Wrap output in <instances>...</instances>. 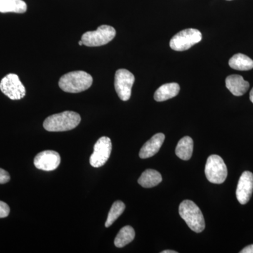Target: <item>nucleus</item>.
<instances>
[{
	"instance_id": "obj_1",
	"label": "nucleus",
	"mask_w": 253,
	"mask_h": 253,
	"mask_svg": "<svg viewBox=\"0 0 253 253\" xmlns=\"http://www.w3.org/2000/svg\"><path fill=\"white\" fill-rule=\"evenodd\" d=\"M81 121V116L73 111L54 114L46 118L43 126L46 131H66L75 129Z\"/></svg>"
},
{
	"instance_id": "obj_2",
	"label": "nucleus",
	"mask_w": 253,
	"mask_h": 253,
	"mask_svg": "<svg viewBox=\"0 0 253 253\" xmlns=\"http://www.w3.org/2000/svg\"><path fill=\"white\" fill-rule=\"evenodd\" d=\"M93 78L89 73L83 71H73L60 78L59 87L68 93H80L91 86Z\"/></svg>"
},
{
	"instance_id": "obj_3",
	"label": "nucleus",
	"mask_w": 253,
	"mask_h": 253,
	"mask_svg": "<svg viewBox=\"0 0 253 253\" xmlns=\"http://www.w3.org/2000/svg\"><path fill=\"white\" fill-rule=\"evenodd\" d=\"M179 213L180 217L185 221L191 230L201 233L206 227V223L203 213L194 202L185 200L179 205Z\"/></svg>"
},
{
	"instance_id": "obj_4",
	"label": "nucleus",
	"mask_w": 253,
	"mask_h": 253,
	"mask_svg": "<svg viewBox=\"0 0 253 253\" xmlns=\"http://www.w3.org/2000/svg\"><path fill=\"white\" fill-rule=\"evenodd\" d=\"M205 174L210 182L220 184L225 181L228 171L225 163L218 155L208 157L205 168Z\"/></svg>"
},
{
	"instance_id": "obj_5",
	"label": "nucleus",
	"mask_w": 253,
	"mask_h": 253,
	"mask_svg": "<svg viewBox=\"0 0 253 253\" xmlns=\"http://www.w3.org/2000/svg\"><path fill=\"white\" fill-rule=\"evenodd\" d=\"M116 31L112 26L102 25L94 31H88L83 35L81 41L86 46H100L112 41Z\"/></svg>"
},
{
	"instance_id": "obj_6",
	"label": "nucleus",
	"mask_w": 253,
	"mask_h": 253,
	"mask_svg": "<svg viewBox=\"0 0 253 253\" xmlns=\"http://www.w3.org/2000/svg\"><path fill=\"white\" fill-rule=\"evenodd\" d=\"M201 40L202 34L199 30L189 28L183 30L173 37L169 42V46L174 51H186L200 42Z\"/></svg>"
},
{
	"instance_id": "obj_7",
	"label": "nucleus",
	"mask_w": 253,
	"mask_h": 253,
	"mask_svg": "<svg viewBox=\"0 0 253 253\" xmlns=\"http://www.w3.org/2000/svg\"><path fill=\"white\" fill-rule=\"evenodd\" d=\"M0 89L3 94L11 100H20L26 96V88L20 81L17 75H6L0 83Z\"/></svg>"
},
{
	"instance_id": "obj_8",
	"label": "nucleus",
	"mask_w": 253,
	"mask_h": 253,
	"mask_svg": "<svg viewBox=\"0 0 253 253\" xmlns=\"http://www.w3.org/2000/svg\"><path fill=\"white\" fill-rule=\"evenodd\" d=\"M135 81L134 75L126 69H119L115 76V89L123 101H128L130 99L131 88Z\"/></svg>"
},
{
	"instance_id": "obj_9",
	"label": "nucleus",
	"mask_w": 253,
	"mask_h": 253,
	"mask_svg": "<svg viewBox=\"0 0 253 253\" xmlns=\"http://www.w3.org/2000/svg\"><path fill=\"white\" fill-rule=\"evenodd\" d=\"M112 151V143L110 138L102 136L99 138L94 146V152L89 158L92 167L100 168L107 162Z\"/></svg>"
},
{
	"instance_id": "obj_10",
	"label": "nucleus",
	"mask_w": 253,
	"mask_h": 253,
	"mask_svg": "<svg viewBox=\"0 0 253 253\" xmlns=\"http://www.w3.org/2000/svg\"><path fill=\"white\" fill-rule=\"evenodd\" d=\"M60 163L61 156L59 153L50 150L39 153L34 159V165L36 168L47 172L57 169Z\"/></svg>"
},
{
	"instance_id": "obj_11",
	"label": "nucleus",
	"mask_w": 253,
	"mask_h": 253,
	"mask_svg": "<svg viewBox=\"0 0 253 253\" xmlns=\"http://www.w3.org/2000/svg\"><path fill=\"white\" fill-rule=\"evenodd\" d=\"M253 192V174L249 171H246L241 174L237 189H236V198L240 204H247L251 199Z\"/></svg>"
},
{
	"instance_id": "obj_12",
	"label": "nucleus",
	"mask_w": 253,
	"mask_h": 253,
	"mask_svg": "<svg viewBox=\"0 0 253 253\" xmlns=\"http://www.w3.org/2000/svg\"><path fill=\"white\" fill-rule=\"evenodd\" d=\"M165 134L163 133H158L153 136L149 141H146L139 151V157L146 159L152 157L157 154L163 146L165 141Z\"/></svg>"
},
{
	"instance_id": "obj_13",
	"label": "nucleus",
	"mask_w": 253,
	"mask_h": 253,
	"mask_svg": "<svg viewBox=\"0 0 253 253\" xmlns=\"http://www.w3.org/2000/svg\"><path fill=\"white\" fill-rule=\"evenodd\" d=\"M226 86L231 94L236 96H241L249 90V82L245 81L239 75H231L226 78Z\"/></svg>"
},
{
	"instance_id": "obj_14",
	"label": "nucleus",
	"mask_w": 253,
	"mask_h": 253,
	"mask_svg": "<svg viewBox=\"0 0 253 253\" xmlns=\"http://www.w3.org/2000/svg\"><path fill=\"white\" fill-rule=\"evenodd\" d=\"M180 91V86L176 83H167L160 86L154 94V99L158 102L167 101L176 96Z\"/></svg>"
},
{
	"instance_id": "obj_15",
	"label": "nucleus",
	"mask_w": 253,
	"mask_h": 253,
	"mask_svg": "<svg viewBox=\"0 0 253 253\" xmlns=\"http://www.w3.org/2000/svg\"><path fill=\"white\" fill-rule=\"evenodd\" d=\"M194 141L190 136H184L178 142L175 149L176 156L183 161H189L192 156Z\"/></svg>"
},
{
	"instance_id": "obj_16",
	"label": "nucleus",
	"mask_w": 253,
	"mask_h": 253,
	"mask_svg": "<svg viewBox=\"0 0 253 253\" xmlns=\"http://www.w3.org/2000/svg\"><path fill=\"white\" fill-rule=\"evenodd\" d=\"M163 180L161 173L155 169H148L142 173L138 183L142 187L152 188L158 185Z\"/></svg>"
},
{
	"instance_id": "obj_17",
	"label": "nucleus",
	"mask_w": 253,
	"mask_h": 253,
	"mask_svg": "<svg viewBox=\"0 0 253 253\" xmlns=\"http://www.w3.org/2000/svg\"><path fill=\"white\" fill-rule=\"evenodd\" d=\"M27 11V4L23 0H0V12L23 14Z\"/></svg>"
},
{
	"instance_id": "obj_18",
	"label": "nucleus",
	"mask_w": 253,
	"mask_h": 253,
	"mask_svg": "<svg viewBox=\"0 0 253 253\" xmlns=\"http://www.w3.org/2000/svg\"><path fill=\"white\" fill-rule=\"evenodd\" d=\"M229 66L237 71H250L253 68V61L243 54H236L229 61Z\"/></svg>"
},
{
	"instance_id": "obj_19",
	"label": "nucleus",
	"mask_w": 253,
	"mask_h": 253,
	"mask_svg": "<svg viewBox=\"0 0 253 253\" xmlns=\"http://www.w3.org/2000/svg\"><path fill=\"white\" fill-rule=\"evenodd\" d=\"M135 237V231L131 226H126L120 230L115 239L114 244L117 248H123L130 244Z\"/></svg>"
},
{
	"instance_id": "obj_20",
	"label": "nucleus",
	"mask_w": 253,
	"mask_h": 253,
	"mask_svg": "<svg viewBox=\"0 0 253 253\" xmlns=\"http://www.w3.org/2000/svg\"><path fill=\"white\" fill-rule=\"evenodd\" d=\"M125 209H126V205L122 201H117L114 202L108 214L105 226L108 228L112 225L115 221L117 220L118 218L123 214Z\"/></svg>"
},
{
	"instance_id": "obj_21",
	"label": "nucleus",
	"mask_w": 253,
	"mask_h": 253,
	"mask_svg": "<svg viewBox=\"0 0 253 253\" xmlns=\"http://www.w3.org/2000/svg\"><path fill=\"white\" fill-rule=\"evenodd\" d=\"M10 212L9 206L6 203L0 201V218L8 217Z\"/></svg>"
},
{
	"instance_id": "obj_22",
	"label": "nucleus",
	"mask_w": 253,
	"mask_h": 253,
	"mask_svg": "<svg viewBox=\"0 0 253 253\" xmlns=\"http://www.w3.org/2000/svg\"><path fill=\"white\" fill-rule=\"evenodd\" d=\"M10 175L8 172L0 168V184H6L10 181Z\"/></svg>"
},
{
	"instance_id": "obj_23",
	"label": "nucleus",
	"mask_w": 253,
	"mask_h": 253,
	"mask_svg": "<svg viewBox=\"0 0 253 253\" xmlns=\"http://www.w3.org/2000/svg\"><path fill=\"white\" fill-rule=\"evenodd\" d=\"M241 253H253V244L246 246L242 251H240Z\"/></svg>"
},
{
	"instance_id": "obj_24",
	"label": "nucleus",
	"mask_w": 253,
	"mask_h": 253,
	"mask_svg": "<svg viewBox=\"0 0 253 253\" xmlns=\"http://www.w3.org/2000/svg\"><path fill=\"white\" fill-rule=\"evenodd\" d=\"M161 253H177L174 251H169V250H166V251H163Z\"/></svg>"
},
{
	"instance_id": "obj_25",
	"label": "nucleus",
	"mask_w": 253,
	"mask_h": 253,
	"mask_svg": "<svg viewBox=\"0 0 253 253\" xmlns=\"http://www.w3.org/2000/svg\"><path fill=\"white\" fill-rule=\"evenodd\" d=\"M250 99H251V102L253 104V88L252 90L251 91V93H250Z\"/></svg>"
},
{
	"instance_id": "obj_26",
	"label": "nucleus",
	"mask_w": 253,
	"mask_h": 253,
	"mask_svg": "<svg viewBox=\"0 0 253 253\" xmlns=\"http://www.w3.org/2000/svg\"><path fill=\"white\" fill-rule=\"evenodd\" d=\"M79 45H83V41H79Z\"/></svg>"
},
{
	"instance_id": "obj_27",
	"label": "nucleus",
	"mask_w": 253,
	"mask_h": 253,
	"mask_svg": "<svg viewBox=\"0 0 253 253\" xmlns=\"http://www.w3.org/2000/svg\"><path fill=\"white\" fill-rule=\"evenodd\" d=\"M227 1H231V0H227Z\"/></svg>"
}]
</instances>
